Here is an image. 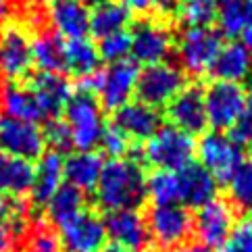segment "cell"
<instances>
[{
	"label": "cell",
	"mask_w": 252,
	"mask_h": 252,
	"mask_svg": "<svg viewBox=\"0 0 252 252\" xmlns=\"http://www.w3.org/2000/svg\"><path fill=\"white\" fill-rule=\"evenodd\" d=\"M146 173L136 158H111L104 163L94 188L96 206L104 213L138 211L146 200Z\"/></svg>",
	"instance_id": "cell-1"
},
{
	"label": "cell",
	"mask_w": 252,
	"mask_h": 252,
	"mask_svg": "<svg viewBox=\"0 0 252 252\" xmlns=\"http://www.w3.org/2000/svg\"><path fill=\"white\" fill-rule=\"evenodd\" d=\"M140 65L131 59L113 63L106 69H98L94 75L79 79V90L92 92L102 109L117 111L136 96Z\"/></svg>",
	"instance_id": "cell-2"
},
{
	"label": "cell",
	"mask_w": 252,
	"mask_h": 252,
	"mask_svg": "<svg viewBox=\"0 0 252 252\" xmlns=\"http://www.w3.org/2000/svg\"><path fill=\"white\" fill-rule=\"evenodd\" d=\"M63 121L69 127L73 148H77L79 152H90L100 146L106 123L102 106L92 92L77 90L75 94H71L65 111H63Z\"/></svg>",
	"instance_id": "cell-3"
},
{
	"label": "cell",
	"mask_w": 252,
	"mask_h": 252,
	"mask_svg": "<svg viewBox=\"0 0 252 252\" xmlns=\"http://www.w3.org/2000/svg\"><path fill=\"white\" fill-rule=\"evenodd\" d=\"M196 142L186 131L173 125H160L150 140L144 142L140 158L157 171H182L194 163Z\"/></svg>",
	"instance_id": "cell-4"
},
{
	"label": "cell",
	"mask_w": 252,
	"mask_h": 252,
	"mask_svg": "<svg viewBox=\"0 0 252 252\" xmlns=\"http://www.w3.org/2000/svg\"><path fill=\"white\" fill-rule=\"evenodd\" d=\"M223 48V35L213 28H186L175 40L177 67L186 75L202 77L211 71L219 50Z\"/></svg>",
	"instance_id": "cell-5"
},
{
	"label": "cell",
	"mask_w": 252,
	"mask_h": 252,
	"mask_svg": "<svg viewBox=\"0 0 252 252\" xmlns=\"http://www.w3.org/2000/svg\"><path fill=\"white\" fill-rule=\"evenodd\" d=\"M144 221L150 240L165 252L188 244L194 233V215L179 204H152Z\"/></svg>",
	"instance_id": "cell-6"
},
{
	"label": "cell",
	"mask_w": 252,
	"mask_h": 252,
	"mask_svg": "<svg viewBox=\"0 0 252 252\" xmlns=\"http://www.w3.org/2000/svg\"><path fill=\"white\" fill-rule=\"evenodd\" d=\"M200 165L219 186H227L238 169L244 165V148L223 131H206L196 144Z\"/></svg>",
	"instance_id": "cell-7"
},
{
	"label": "cell",
	"mask_w": 252,
	"mask_h": 252,
	"mask_svg": "<svg viewBox=\"0 0 252 252\" xmlns=\"http://www.w3.org/2000/svg\"><path fill=\"white\" fill-rule=\"evenodd\" d=\"M131 35V61L138 65H157L167 61V57L175 48V35L171 25L163 19L146 17L138 19L129 30Z\"/></svg>",
	"instance_id": "cell-8"
},
{
	"label": "cell",
	"mask_w": 252,
	"mask_h": 252,
	"mask_svg": "<svg viewBox=\"0 0 252 252\" xmlns=\"http://www.w3.org/2000/svg\"><path fill=\"white\" fill-rule=\"evenodd\" d=\"M186 86L188 82L184 71L175 63L163 61L140 69L136 96L140 102L152 106V109H160V106H167Z\"/></svg>",
	"instance_id": "cell-9"
},
{
	"label": "cell",
	"mask_w": 252,
	"mask_h": 252,
	"mask_svg": "<svg viewBox=\"0 0 252 252\" xmlns=\"http://www.w3.org/2000/svg\"><path fill=\"white\" fill-rule=\"evenodd\" d=\"M236 217V206L227 198H213L211 202L196 211L194 215V236L196 244H200L204 250L217 252L223 242L227 240Z\"/></svg>",
	"instance_id": "cell-10"
},
{
	"label": "cell",
	"mask_w": 252,
	"mask_h": 252,
	"mask_svg": "<svg viewBox=\"0 0 252 252\" xmlns=\"http://www.w3.org/2000/svg\"><path fill=\"white\" fill-rule=\"evenodd\" d=\"M246 104V90L242 84L211 82L204 88L206 121L213 131H229L238 123Z\"/></svg>",
	"instance_id": "cell-11"
},
{
	"label": "cell",
	"mask_w": 252,
	"mask_h": 252,
	"mask_svg": "<svg viewBox=\"0 0 252 252\" xmlns=\"http://www.w3.org/2000/svg\"><path fill=\"white\" fill-rule=\"evenodd\" d=\"M32 33L23 25L11 23L0 32V77L21 84L32 75Z\"/></svg>",
	"instance_id": "cell-12"
},
{
	"label": "cell",
	"mask_w": 252,
	"mask_h": 252,
	"mask_svg": "<svg viewBox=\"0 0 252 252\" xmlns=\"http://www.w3.org/2000/svg\"><path fill=\"white\" fill-rule=\"evenodd\" d=\"M61 252H98L106 244L104 219L96 211H84L59 227Z\"/></svg>",
	"instance_id": "cell-13"
},
{
	"label": "cell",
	"mask_w": 252,
	"mask_h": 252,
	"mask_svg": "<svg viewBox=\"0 0 252 252\" xmlns=\"http://www.w3.org/2000/svg\"><path fill=\"white\" fill-rule=\"evenodd\" d=\"M44 133L38 123L2 117L0 119V150L6 155L19 157L25 160H38L44 155Z\"/></svg>",
	"instance_id": "cell-14"
},
{
	"label": "cell",
	"mask_w": 252,
	"mask_h": 252,
	"mask_svg": "<svg viewBox=\"0 0 252 252\" xmlns=\"http://www.w3.org/2000/svg\"><path fill=\"white\" fill-rule=\"evenodd\" d=\"M167 119L188 136L204 133L209 127L204 111V90L200 86H186L173 100L167 104Z\"/></svg>",
	"instance_id": "cell-15"
},
{
	"label": "cell",
	"mask_w": 252,
	"mask_h": 252,
	"mask_svg": "<svg viewBox=\"0 0 252 252\" xmlns=\"http://www.w3.org/2000/svg\"><path fill=\"white\" fill-rule=\"evenodd\" d=\"M28 79V88L32 90L35 102L40 106L42 119H59L65 111L71 94H73V86L69 84V79H65L63 73H44V71H38Z\"/></svg>",
	"instance_id": "cell-16"
},
{
	"label": "cell",
	"mask_w": 252,
	"mask_h": 252,
	"mask_svg": "<svg viewBox=\"0 0 252 252\" xmlns=\"http://www.w3.org/2000/svg\"><path fill=\"white\" fill-rule=\"evenodd\" d=\"M113 127H117L129 142H146L163 125L158 109L144 104L140 100H129L121 109L113 111Z\"/></svg>",
	"instance_id": "cell-17"
},
{
	"label": "cell",
	"mask_w": 252,
	"mask_h": 252,
	"mask_svg": "<svg viewBox=\"0 0 252 252\" xmlns=\"http://www.w3.org/2000/svg\"><path fill=\"white\" fill-rule=\"evenodd\" d=\"M104 227H106V236L113 240V244L129 252H144L150 244L146 221H144V217L138 211L106 213Z\"/></svg>",
	"instance_id": "cell-18"
},
{
	"label": "cell",
	"mask_w": 252,
	"mask_h": 252,
	"mask_svg": "<svg viewBox=\"0 0 252 252\" xmlns=\"http://www.w3.org/2000/svg\"><path fill=\"white\" fill-rule=\"evenodd\" d=\"M46 17L61 40H79L90 33V8L79 0H52Z\"/></svg>",
	"instance_id": "cell-19"
},
{
	"label": "cell",
	"mask_w": 252,
	"mask_h": 252,
	"mask_svg": "<svg viewBox=\"0 0 252 252\" xmlns=\"http://www.w3.org/2000/svg\"><path fill=\"white\" fill-rule=\"evenodd\" d=\"M175 173L179 186V206L198 211L206 202H211L213 198H217L219 184L200 163H190Z\"/></svg>",
	"instance_id": "cell-20"
},
{
	"label": "cell",
	"mask_w": 252,
	"mask_h": 252,
	"mask_svg": "<svg viewBox=\"0 0 252 252\" xmlns=\"http://www.w3.org/2000/svg\"><path fill=\"white\" fill-rule=\"evenodd\" d=\"M33 175V186H32V202L35 206H44L59 188L65 184V157L61 152L46 150L38 158Z\"/></svg>",
	"instance_id": "cell-21"
},
{
	"label": "cell",
	"mask_w": 252,
	"mask_h": 252,
	"mask_svg": "<svg viewBox=\"0 0 252 252\" xmlns=\"http://www.w3.org/2000/svg\"><path fill=\"white\" fill-rule=\"evenodd\" d=\"M252 69V55L246 50L242 42H229L223 44L217 59H215L209 75L213 82H229V84H242Z\"/></svg>",
	"instance_id": "cell-22"
},
{
	"label": "cell",
	"mask_w": 252,
	"mask_h": 252,
	"mask_svg": "<svg viewBox=\"0 0 252 252\" xmlns=\"http://www.w3.org/2000/svg\"><path fill=\"white\" fill-rule=\"evenodd\" d=\"M35 167L32 160L6 155L0 150V194L6 198H21L32 192Z\"/></svg>",
	"instance_id": "cell-23"
},
{
	"label": "cell",
	"mask_w": 252,
	"mask_h": 252,
	"mask_svg": "<svg viewBox=\"0 0 252 252\" xmlns=\"http://www.w3.org/2000/svg\"><path fill=\"white\" fill-rule=\"evenodd\" d=\"M104 167L100 152H71L65 158V184L77 188L79 192H94Z\"/></svg>",
	"instance_id": "cell-24"
},
{
	"label": "cell",
	"mask_w": 252,
	"mask_h": 252,
	"mask_svg": "<svg viewBox=\"0 0 252 252\" xmlns=\"http://www.w3.org/2000/svg\"><path fill=\"white\" fill-rule=\"evenodd\" d=\"M32 59L44 73H65V40L50 30H40L32 38Z\"/></svg>",
	"instance_id": "cell-25"
},
{
	"label": "cell",
	"mask_w": 252,
	"mask_h": 252,
	"mask_svg": "<svg viewBox=\"0 0 252 252\" xmlns=\"http://www.w3.org/2000/svg\"><path fill=\"white\" fill-rule=\"evenodd\" d=\"M0 106L4 111V117H13V119L30 123L44 121L40 106L35 102L32 90L25 84H6L0 92Z\"/></svg>",
	"instance_id": "cell-26"
},
{
	"label": "cell",
	"mask_w": 252,
	"mask_h": 252,
	"mask_svg": "<svg viewBox=\"0 0 252 252\" xmlns=\"http://www.w3.org/2000/svg\"><path fill=\"white\" fill-rule=\"evenodd\" d=\"M100 69V55L88 38L65 42V73H73L79 79L94 75Z\"/></svg>",
	"instance_id": "cell-27"
},
{
	"label": "cell",
	"mask_w": 252,
	"mask_h": 252,
	"mask_svg": "<svg viewBox=\"0 0 252 252\" xmlns=\"http://www.w3.org/2000/svg\"><path fill=\"white\" fill-rule=\"evenodd\" d=\"M44 206H46V219L52 225L61 227V225H65L67 221L86 211V196L77 188L63 184Z\"/></svg>",
	"instance_id": "cell-28"
},
{
	"label": "cell",
	"mask_w": 252,
	"mask_h": 252,
	"mask_svg": "<svg viewBox=\"0 0 252 252\" xmlns=\"http://www.w3.org/2000/svg\"><path fill=\"white\" fill-rule=\"evenodd\" d=\"M215 21L223 38H238L252 25V0H219Z\"/></svg>",
	"instance_id": "cell-29"
},
{
	"label": "cell",
	"mask_w": 252,
	"mask_h": 252,
	"mask_svg": "<svg viewBox=\"0 0 252 252\" xmlns=\"http://www.w3.org/2000/svg\"><path fill=\"white\" fill-rule=\"evenodd\" d=\"M129 21H131V15L121 4L111 0V2H104L100 6H96L94 11H90V33L96 40H102L111 33L127 30Z\"/></svg>",
	"instance_id": "cell-30"
},
{
	"label": "cell",
	"mask_w": 252,
	"mask_h": 252,
	"mask_svg": "<svg viewBox=\"0 0 252 252\" xmlns=\"http://www.w3.org/2000/svg\"><path fill=\"white\" fill-rule=\"evenodd\" d=\"M219 0H179L175 17L186 28H211L217 19Z\"/></svg>",
	"instance_id": "cell-31"
},
{
	"label": "cell",
	"mask_w": 252,
	"mask_h": 252,
	"mask_svg": "<svg viewBox=\"0 0 252 252\" xmlns=\"http://www.w3.org/2000/svg\"><path fill=\"white\" fill-rule=\"evenodd\" d=\"M146 198L152 204H179L177 173L173 171H155L146 177Z\"/></svg>",
	"instance_id": "cell-32"
},
{
	"label": "cell",
	"mask_w": 252,
	"mask_h": 252,
	"mask_svg": "<svg viewBox=\"0 0 252 252\" xmlns=\"http://www.w3.org/2000/svg\"><path fill=\"white\" fill-rule=\"evenodd\" d=\"M227 186L231 192V204L252 213V158L244 160V165L238 169Z\"/></svg>",
	"instance_id": "cell-33"
},
{
	"label": "cell",
	"mask_w": 252,
	"mask_h": 252,
	"mask_svg": "<svg viewBox=\"0 0 252 252\" xmlns=\"http://www.w3.org/2000/svg\"><path fill=\"white\" fill-rule=\"evenodd\" d=\"M96 48H98V55H100V61H106L109 65L125 61L131 55V35L127 30L111 33V35H106V38L98 40Z\"/></svg>",
	"instance_id": "cell-34"
},
{
	"label": "cell",
	"mask_w": 252,
	"mask_h": 252,
	"mask_svg": "<svg viewBox=\"0 0 252 252\" xmlns=\"http://www.w3.org/2000/svg\"><path fill=\"white\" fill-rule=\"evenodd\" d=\"M217 252H252V213H246L233 223L227 240Z\"/></svg>",
	"instance_id": "cell-35"
},
{
	"label": "cell",
	"mask_w": 252,
	"mask_h": 252,
	"mask_svg": "<svg viewBox=\"0 0 252 252\" xmlns=\"http://www.w3.org/2000/svg\"><path fill=\"white\" fill-rule=\"evenodd\" d=\"M42 133H44V144L50 146V150L61 152V155H63L65 150L73 148L69 127H67V123L63 119H50V121H46Z\"/></svg>",
	"instance_id": "cell-36"
},
{
	"label": "cell",
	"mask_w": 252,
	"mask_h": 252,
	"mask_svg": "<svg viewBox=\"0 0 252 252\" xmlns=\"http://www.w3.org/2000/svg\"><path fill=\"white\" fill-rule=\"evenodd\" d=\"M98 148L102 150L100 155H106L111 158H125L131 152V142L125 138L117 127L106 125V129L102 133V140H100V146Z\"/></svg>",
	"instance_id": "cell-37"
},
{
	"label": "cell",
	"mask_w": 252,
	"mask_h": 252,
	"mask_svg": "<svg viewBox=\"0 0 252 252\" xmlns=\"http://www.w3.org/2000/svg\"><path fill=\"white\" fill-rule=\"evenodd\" d=\"M30 252H61L57 233H52L46 223H38L30 240Z\"/></svg>",
	"instance_id": "cell-38"
},
{
	"label": "cell",
	"mask_w": 252,
	"mask_h": 252,
	"mask_svg": "<svg viewBox=\"0 0 252 252\" xmlns=\"http://www.w3.org/2000/svg\"><path fill=\"white\" fill-rule=\"evenodd\" d=\"M117 4H121L131 17L136 15L140 19L157 15V0H117Z\"/></svg>",
	"instance_id": "cell-39"
},
{
	"label": "cell",
	"mask_w": 252,
	"mask_h": 252,
	"mask_svg": "<svg viewBox=\"0 0 252 252\" xmlns=\"http://www.w3.org/2000/svg\"><path fill=\"white\" fill-rule=\"evenodd\" d=\"M25 211L21 204H17V200H13V198H6L0 194V223H6L8 219H13L17 213Z\"/></svg>",
	"instance_id": "cell-40"
},
{
	"label": "cell",
	"mask_w": 252,
	"mask_h": 252,
	"mask_svg": "<svg viewBox=\"0 0 252 252\" xmlns=\"http://www.w3.org/2000/svg\"><path fill=\"white\" fill-rule=\"evenodd\" d=\"M15 233L8 227V223H0V252H13Z\"/></svg>",
	"instance_id": "cell-41"
},
{
	"label": "cell",
	"mask_w": 252,
	"mask_h": 252,
	"mask_svg": "<svg viewBox=\"0 0 252 252\" xmlns=\"http://www.w3.org/2000/svg\"><path fill=\"white\" fill-rule=\"evenodd\" d=\"M13 8H15V0H0V32L6 28V23L13 15Z\"/></svg>",
	"instance_id": "cell-42"
},
{
	"label": "cell",
	"mask_w": 252,
	"mask_h": 252,
	"mask_svg": "<svg viewBox=\"0 0 252 252\" xmlns=\"http://www.w3.org/2000/svg\"><path fill=\"white\" fill-rule=\"evenodd\" d=\"M242 44H244L246 50L252 55V25H250V28H248L244 33H242Z\"/></svg>",
	"instance_id": "cell-43"
},
{
	"label": "cell",
	"mask_w": 252,
	"mask_h": 252,
	"mask_svg": "<svg viewBox=\"0 0 252 252\" xmlns=\"http://www.w3.org/2000/svg\"><path fill=\"white\" fill-rule=\"evenodd\" d=\"M98 252H129V250H125V248L117 246V244H104Z\"/></svg>",
	"instance_id": "cell-44"
},
{
	"label": "cell",
	"mask_w": 252,
	"mask_h": 252,
	"mask_svg": "<svg viewBox=\"0 0 252 252\" xmlns=\"http://www.w3.org/2000/svg\"><path fill=\"white\" fill-rule=\"evenodd\" d=\"M52 2V0H28V4L32 8H42V6H48Z\"/></svg>",
	"instance_id": "cell-45"
},
{
	"label": "cell",
	"mask_w": 252,
	"mask_h": 252,
	"mask_svg": "<svg viewBox=\"0 0 252 252\" xmlns=\"http://www.w3.org/2000/svg\"><path fill=\"white\" fill-rule=\"evenodd\" d=\"M82 4H86V6H100V4H104V2H111V0H79Z\"/></svg>",
	"instance_id": "cell-46"
},
{
	"label": "cell",
	"mask_w": 252,
	"mask_h": 252,
	"mask_svg": "<svg viewBox=\"0 0 252 252\" xmlns=\"http://www.w3.org/2000/svg\"><path fill=\"white\" fill-rule=\"evenodd\" d=\"M246 82H250V86H252V69H250V73H248V77H246Z\"/></svg>",
	"instance_id": "cell-47"
},
{
	"label": "cell",
	"mask_w": 252,
	"mask_h": 252,
	"mask_svg": "<svg viewBox=\"0 0 252 252\" xmlns=\"http://www.w3.org/2000/svg\"><path fill=\"white\" fill-rule=\"evenodd\" d=\"M250 148H252V142H250Z\"/></svg>",
	"instance_id": "cell-48"
}]
</instances>
